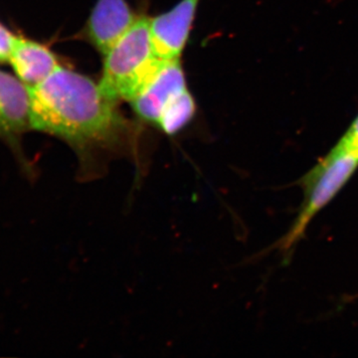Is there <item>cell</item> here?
<instances>
[{
    "mask_svg": "<svg viewBox=\"0 0 358 358\" xmlns=\"http://www.w3.org/2000/svg\"><path fill=\"white\" fill-rule=\"evenodd\" d=\"M29 90L32 131L67 143L87 178L96 176L103 160L128 152L134 128L99 82L61 65Z\"/></svg>",
    "mask_w": 358,
    "mask_h": 358,
    "instance_id": "obj_1",
    "label": "cell"
},
{
    "mask_svg": "<svg viewBox=\"0 0 358 358\" xmlns=\"http://www.w3.org/2000/svg\"><path fill=\"white\" fill-rule=\"evenodd\" d=\"M357 169L358 148L341 138L329 154L301 178L299 183L303 188V203L286 234L277 243V249L285 259L291 256L313 219L338 196Z\"/></svg>",
    "mask_w": 358,
    "mask_h": 358,
    "instance_id": "obj_2",
    "label": "cell"
},
{
    "mask_svg": "<svg viewBox=\"0 0 358 358\" xmlns=\"http://www.w3.org/2000/svg\"><path fill=\"white\" fill-rule=\"evenodd\" d=\"M103 57L99 84L103 93L117 103H129L164 60L155 50L150 17L145 16H140Z\"/></svg>",
    "mask_w": 358,
    "mask_h": 358,
    "instance_id": "obj_3",
    "label": "cell"
},
{
    "mask_svg": "<svg viewBox=\"0 0 358 358\" xmlns=\"http://www.w3.org/2000/svg\"><path fill=\"white\" fill-rule=\"evenodd\" d=\"M32 131L30 117V90L15 75L0 70V140L8 145L26 166L21 140Z\"/></svg>",
    "mask_w": 358,
    "mask_h": 358,
    "instance_id": "obj_4",
    "label": "cell"
},
{
    "mask_svg": "<svg viewBox=\"0 0 358 358\" xmlns=\"http://www.w3.org/2000/svg\"><path fill=\"white\" fill-rule=\"evenodd\" d=\"M186 88L187 84L180 58L164 59L129 103L138 119L155 127L166 103Z\"/></svg>",
    "mask_w": 358,
    "mask_h": 358,
    "instance_id": "obj_5",
    "label": "cell"
},
{
    "mask_svg": "<svg viewBox=\"0 0 358 358\" xmlns=\"http://www.w3.org/2000/svg\"><path fill=\"white\" fill-rule=\"evenodd\" d=\"M138 17L127 0H96L80 37L103 55L133 27Z\"/></svg>",
    "mask_w": 358,
    "mask_h": 358,
    "instance_id": "obj_6",
    "label": "cell"
},
{
    "mask_svg": "<svg viewBox=\"0 0 358 358\" xmlns=\"http://www.w3.org/2000/svg\"><path fill=\"white\" fill-rule=\"evenodd\" d=\"M200 0H180L169 10L150 18V29L162 59L181 57L189 40Z\"/></svg>",
    "mask_w": 358,
    "mask_h": 358,
    "instance_id": "obj_7",
    "label": "cell"
},
{
    "mask_svg": "<svg viewBox=\"0 0 358 358\" xmlns=\"http://www.w3.org/2000/svg\"><path fill=\"white\" fill-rule=\"evenodd\" d=\"M7 62L28 88H34L60 67L58 56L46 45L22 35L11 34Z\"/></svg>",
    "mask_w": 358,
    "mask_h": 358,
    "instance_id": "obj_8",
    "label": "cell"
},
{
    "mask_svg": "<svg viewBox=\"0 0 358 358\" xmlns=\"http://www.w3.org/2000/svg\"><path fill=\"white\" fill-rule=\"evenodd\" d=\"M196 114V103L186 88L174 95L162 110L157 128L167 136H176L186 128Z\"/></svg>",
    "mask_w": 358,
    "mask_h": 358,
    "instance_id": "obj_9",
    "label": "cell"
},
{
    "mask_svg": "<svg viewBox=\"0 0 358 358\" xmlns=\"http://www.w3.org/2000/svg\"><path fill=\"white\" fill-rule=\"evenodd\" d=\"M341 138H343L346 143H350L352 147L358 148V115L357 119L350 124V129L341 136Z\"/></svg>",
    "mask_w": 358,
    "mask_h": 358,
    "instance_id": "obj_10",
    "label": "cell"
}]
</instances>
